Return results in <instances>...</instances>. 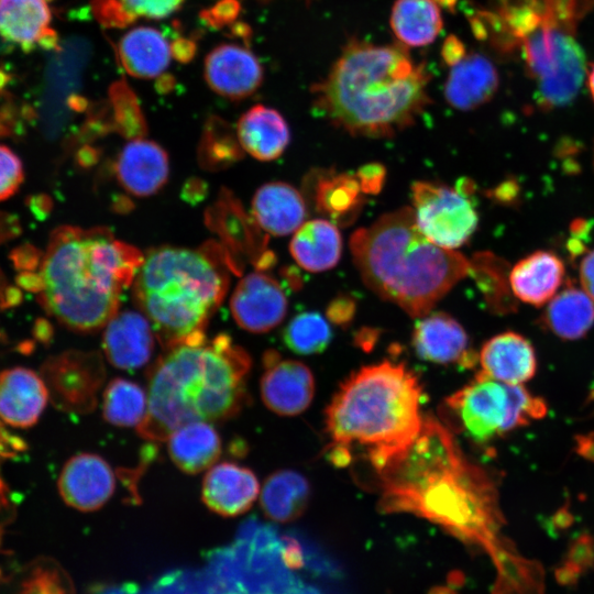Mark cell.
<instances>
[{
	"label": "cell",
	"mask_w": 594,
	"mask_h": 594,
	"mask_svg": "<svg viewBox=\"0 0 594 594\" xmlns=\"http://www.w3.org/2000/svg\"><path fill=\"white\" fill-rule=\"evenodd\" d=\"M542 320L559 338L580 339L594 326V301L583 289L569 284L548 302Z\"/></svg>",
	"instance_id": "obj_32"
},
{
	"label": "cell",
	"mask_w": 594,
	"mask_h": 594,
	"mask_svg": "<svg viewBox=\"0 0 594 594\" xmlns=\"http://www.w3.org/2000/svg\"><path fill=\"white\" fill-rule=\"evenodd\" d=\"M593 160H594V152H593Z\"/></svg>",
	"instance_id": "obj_48"
},
{
	"label": "cell",
	"mask_w": 594,
	"mask_h": 594,
	"mask_svg": "<svg viewBox=\"0 0 594 594\" xmlns=\"http://www.w3.org/2000/svg\"><path fill=\"white\" fill-rule=\"evenodd\" d=\"M391 26L400 44L417 47L433 42L442 29V19L435 0H396Z\"/></svg>",
	"instance_id": "obj_33"
},
{
	"label": "cell",
	"mask_w": 594,
	"mask_h": 594,
	"mask_svg": "<svg viewBox=\"0 0 594 594\" xmlns=\"http://www.w3.org/2000/svg\"><path fill=\"white\" fill-rule=\"evenodd\" d=\"M485 375L506 385H522L536 373L531 343L521 334L506 331L488 339L479 356Z\"/></svg>",
	"instance_id": "obj_22"
},
{
	"label": "cell",
	"mask_w": 594,
	"mask_h": 594,
	"mask_svg": "<svg viewBox=\"0 0 594 594\" xmlns=\"http://www.w3.org/2000/svg\"><path fill=\"white\" fill-rule=\"evenodd\" d=\"M166 440L172 461L187 474H197L211 468L222 451L219 433L207 421L186 424Z\"/></svg>",
	"instance_id": "obj_28"
},
{
	"label": "cell",
	"mask_w": 594,
	"mask_h": 594,
	"mask_svg": "<svg viewBox=\"0 0 594 594\" xmlns=\"http://www.w3.org/2000/svg\"><path fill=\"white\" fill-rule=\"evenodd\" d=\"M44 372L56 406L78 414L95 409L106 378L100 353L66 352L47 362Z\"/></svg>",
	"instance_id": "obj_10"
},
{
	"label": "cell",
	"mask_w": 594,
	"mask_h": 594,
	"mask_svg": "<svg viewBox=\"0 0 594 594\" xmlns=\"http://www.w3.org/2000/svg\"><path fill=\"white\" fill-rule=\"evenodd\" d=\"M331 339L329 322L317 311H305L295 316L283 331L285 345L300 355L323 352Z\"/></svg>",
	"instance_id": "obj_36"
},
{
	"label": "cell",
	"mask_w": 594,
	"mask_h": 594,
	"mask_svg": "<svg viewBox=\"0 0 594 594\" xmlns=\"http://www.w3.org/2000/svg\"><path fill=\"white\" fill-rule=\"evenodd\" d=\"M57 486L67 505L77 510L92 512L110 499L116 477L105 459L94 453H80L65 463Z\"/></svg>",
	"instance_id": "obj_14"
},
{
	"label": "cell",
	"mask_w": 594,
	"mask_h": 594,
	"mask_svg": "<svg viewBox=\"0 0 594 594\" xmlns=\"http://www.w3.org/2000/svg\"><path fill=\"white\" fill-rule=\"evenodd\" d=\"M375 480L383 513L414 514L463 541L499 547L503 516L493 476L432 416H424L414 441L377 470Z\"/></svg>",
	"instance_id": "obj_1"
},
{
	"label": "cell",
	"mask_w": 594,
	"mask_h": 594,
	"mask_svg": "<svg viewBox=\"0 0 594 594\" xmlns=\"http://www.w3.org/2000/svg\"><path fill=\"white\" fill-rule=\"evenodd\" d=\"M102 349L108 361L122 370H136L150 361L154 350V331L146 317L127 310L107 324Z\"/></svg>",
	"instance_id": "obj_21"
},
{
	"label": "cell",
	"mask_w": 594,
	"mask_h": 594,
	"mask_svg": "<svg viewBox=\"0 0 594 594\" xmlns=\"http://www.w3.org/2000/svg\"><path fill=\"white\" fill-rule=\"evenodd\" d=\"M119 184L131 195L147 197L167 183L169 162L166 151L156 142L134 139L128 142L116 162Z\"/></svg>",
	"instance_id": "obj_18"
},
{
	"label": "cell",
	"mask_w": 594,
	"mask_h": 594,
	"mask_svg": "<svg viewBox=\"0 0 594 594\" xmlns=\"http://www.w3.org/2000/svg\"><path fill=\"white\" fill-rule=\"evenodd\" d=\"M237 135L242 150L263 162L278 158L290 141L283 116L263 105H255L240 117Z\"/></svg>",
	"instance_id": "obj_26"
},
{
	"label": "cell",
	"mask_w": 594,
	"mask_h": 594,
	"mask_svg": "<svg viewBox=\"0 0 594 594\" xmlns=\"http://www.w3.org/2000/svg\"><path fill=\"white\" fill-rule=\"evenodd\" d=\"M311 495L307 479L293 470H278L263 483L260 503L270 519L288 522L307 508Z\"/></svg>",
	"instance_id": "obj_31"
},
{
	"label": "cell",
	"mask_w": 594,
	"mask_h": 594,
	"mask_svg": "<svg viewBox=\"0 0 594 594\" xmlns=\"http://www.w3.org/2000/svg\"><path fill=\"white\" fill-rule=\"evenodd\" d=\"M144 260L106 228L55 229L43 256L37 287L46 311L77 332H94L117 314L122 292Z\"/></svg>",
	"instance_id": "obj_5"
},
{
	"label": "cell",
	"mask_w": 594,
	"mask_h": 594,
	"mask_svg": "<svg viewBox=\"0 0 594 594\" xmlns=\"http://www.w3.org/2000/svg\"><path fill=\"white\" fill-rule=\"evenodd\" d=\"M590 0H516L501 9L507 36L521 51L535 101L542 110L570 105L587 73L576 26Z\"/></svg>",
	"instance_id": "obj_8"
},
{
	"label": "cell",
	"mask_w": 594,
	"mask_h": 594,
	"mask_svg": "<svg viewBox=\"0 0 594 594\" xmlns=\"http://www.w3.org/2000/svg\"><path fill=\"white\" fill-rule=\"evenodd\" d=\"M228 265L216 245L147 252L133 280V297L164 350L206 338L229 286Z\"/></svg>",
	"instance_id": "obj_7"
},
{
	"label": "cell",
	"mask_w": 594,
	"mask_h": 594,
	"mask_svg": "<svg viewBox=\"0 0 594 594\" xmlns=\"http://www.w3.org/2000/svg\"><path fill=\"white\" fill-rule=\"evenodd\" d=\"M50 392L34 371L16 366L0 372V419L16 428H29L44 411Z\"/></svg>",
	"instance_id": "obj_20"
},
{
	"label": "cell",
	"mask_w": 594,
	"mask_h": 594,
	"mask_svg": "<svg viewBox=\"0 0 594 594\" xmlns=\"http://www.w3.org/2000/svg\"><path fill=\"white\" fill-rule=\"evenodd\" d=\"M498 73L483 55H465L453 64L444 85V97L455 109L473 110L488 102L498 88Z\"/></svg>",
	"instance_id": "obj_24"
},
{
	"label": "cell",
	"mask_w": 594,
	"mask_h": 594,
	"mask_svg": "<svg viewBox=\"0 0 594 594\" xmlns=\"http://www.w3.org/2000/svg\"><path fill=\"white\" fill-rule=\"evenodd\" d=\"M0 488H2V484H1V482H0ZM0 495H1V493H0Z\"/></svg>",
	"instance_id": "obj_47"
},
{
	"label": "cell",
	"mask_w": 594,
	"mask_h": 594,
	"mask_svg": "<svg viewBox=\"0 0 594 594\" xmlns=\"http://www.w3.org/2000/svg\"><path fill=\"white\" fill-rule=\"evenodd\" d=\"M509 405L504 433L534 419L541 418L547 407L543 400L532 396L522 385H507Z\"/></svg>",
	"instance_id": "obj_37"
},
{
	"label": "cell",
	"mask_w": 594,
	"mask_h": 594,
	"mask_svg": "<svg viewBox=\"0 0 594 594\" xmlns=\"http://www.w3.org/2000/svg\"><path fill=\"white\" fill-rule=\"evenodd\" d=\"M249 353L224 333L165 350L147 371V411L136 427L145 440L164 441L194 421H221L249 403Z\"/></svg>",
	"instance_id": "obj_3"
},
{
	"label": "cell",
	"mask_w": 594,
	"mask_h": 594,
	"mask_svg": "<svg viewBox=\"0 0 594 594\" xmlns=\"http://www.w3.org/2000/svg\"><path fill=\"white\" fill-rule=\"evenodd\" d=\"M438 4L444 6L448 9H452L457 0H435Z\"/></svg>",
	"instance_id": "obj_45"
},
{
	"label": "cell",
	"mask_w": 594,
	"mask_h": 594,
	"mask_svg": "<svg viewBox=\"0 0 594 594\" xmlns=\"http://www.w3.org/2000/svg\"><path fill=\"white\" fill-rule=\"evenodd\" d=\"M230 309L239 327L252 333H264L284 320L287 298L273 276L253 272L235 286Z\"/></svg>",
	"instance_id": "obj_13"
},
{
	"label": "cell",
	"mask_w": 594,
	"mask_h": 594,
	"mask_svg": "<svg viewBox=\"0 0 594 594\" xmlns=\"http://www.w3.org/2000/svg\"><path fill=\"white\" fill-rule=\"evenodd\" d=\"M147 411V394L136 383L116 377L102 396L103 418L114 426H139Z\"/></svg>",
	"instance_id": "obj_35"
},
{
	"label": "cell",
	"mask_w": 594,
	"mask_h": 594,
	"mask_svg": "<svg viewBox=\"0 0 594 594\" xmlns=\"http://www.w3.org/2000/svg\"><path fill=\"white\" fill-rule=\"evenodd\" d=\"M429 80L404 46L354 40L312 87L314 108L352 135L391 138L428 106Z\"/></svg>",
	"instance_id": "obj_2"
},
{
	"label": "cell",
	"mask_w": 594,
	"mask_h": 594,
	"mask_svg": "<svg viewBox=\"0 0 594 594\" xmlns=\"http://www.w3.org/2000/svg\"><path fill=\"white\" fill-rule=\"evenodd\" d=\"M312 200L317 212L340 227L352 224L360 215L364 198L356 176L333 170L317 175Z\"/></svg>",
	"instance_id": "obj_29"
},
{
	"label": "cell",
	"mask_w": 594,
	"mask_h": 594,
	"mask_svg": "<svg viewBox=\"0 0 594 594\" xmlns=\"http://www.w3.org/2000/svg\"><path fill=\"white\" fill-rule=\"evenodd\" d=\"M48 0H0V38L24 53L57 47Z\"/></svg>",
	"instance_id": "obj_16"
},
{
	"label": "cell",
	"mask_w": 594,
	"mask_h": 594,
	"mask_svg": "<svg viewBox=\"0 0 594 594\" xmlns=\"http://www.w3.org/2000/svg\"><path fill=\"white\" fill-rule=\"evenodd\" d=\"M120 65L132 77L152 79L166 70L173 47L165 35L150 26L129 30L118 42Z\"/></svg>",
	"instance_id": "obj_27"
},
{
	"label": "cell",
	"mask_w": 594,
	"mask_h": 594,
	"mask_svg": "<svg viewBox=\"0 0 594 594\" xmlns=\"http://www.w3.org/2000/svg\"><path fill=\"white\" fill-rule=\"evenodd\" d=\"M4 286H3V283L0 278V304L3 301V300H9L8 297H4Z\"/></svg>",
	"instance_id": "obj_46"
},
{
	"label": "cell",
	"mask_w": 594,
	"mask_h": 594,
	"mask_svg": "<svg viewBox=\"0 0 594 594\" xmlns=\"http://www.w3.org/2000/svg\"><path fill=\"white\" fill-rule=\"evenodd\" d=\"M579 271L582 289L594 301V250L582 258Z\"/></svg>",
	"instance_id": "obj_42"
},
{
	"label": "cell",
	"mask_w": 594,
	"mask_h": 594,
	"mask_svg": "<svg viewBox=\"0 0 594 594\" xmlns=\"http://www.w3.org/2000/svg\"><path fill=\"white\" fill-rule=\"evenodd\" d=\"M258 494L260 483L254 472L233 462L212 465L201 486V498L206 506L226 517L249 510Z\"/></svg>",
	"instance_id": "obj_19"
},
{
	"label": "cell",
	"mask_w": 594,
	"mask_h": 594,
	"mask_svg": "<svg viewBox=\"0 0 594 594\" xmlns=\"http://www.w3.org/2000/svg\"><path fill=\"white\" fill-rule=\"evenodd\" d=\"M415 221L433 244L454 250L468 242L479 216L469 195L446 185L416 182L411 186Z\"/></svg>",
	"instance_id": "obj_9"
},
{
	"label": "cell",
	"mask_w": 594,
	"mask_h": 594,
	"mask_svg": "<svg viewBox=\"0 0 594 594\" xmlns=\"http://www.w3.org/2000/svg\"><path fill=\"white\" fill-rule=\"evenodd\" d=\"M263 366L261 397L271 411L296 416L308 408L315 395V378L306 364L268 350L263 355Z\"/></svg>",
	"instance_id": "obj_12"
},
{
	"label": "cell",
	"mask_w": 594,
	"mask_h": 594,
	"mask_svg": "<svg viewBox=\"0 0 594 594\" xmlns=\"http://www.w3.org/2000/svg\"><path fill=\"white\" fill-rule=\"evenodd\" d=\"M442 56L452 66L465 56L463 44L455 36L448 37L442 48Z\"/></svg>",
	"instance_id": "obj_43"
},
{
	"label": "cell",
	"mask_w": 594,
	"mask_h": 594,
	"mask_svg": "<svg viewBox=\"0 0 594 594\" xmlns=\"http://www.w3.org/2000/svg\"><path fill=\"white\" fill-rule=\"evenodd\" d=\"M422 387L404 363L383 361L352 373L324 411L327 457L348 466L356 453L374 472L403 452L419 433Z\"/></svg>",
	"instance_id": "obj_4"
},
{
	"label": "cell",
	"mask_w": 594,
	"mask_h": 594,
	"mask_svg": "<svg viewBox=\"0 0 594 594\" xmlns=\"http://www.w3.org/2000/svg\"><path fill=\"white\" fill-rule=\"evenodd\" d=\"M184 2L185 0H91V10L101 25L118 29L140 19L166 18Z\"/></svg>",
	"instance_id": "obj_34"
},
{
	"label": "cell",
	"mask_w": 594,
	"mask_h": 594,
	"mask_svg": "<svg viewBox=\"0 0 594 594\" xmlns=\"http://www.w3.org/2000/svg\"><path fill=\"white\" fill-rule=\"evenodd\" d=\"M20 157L7 145L0 144V201L13 196L23 183Z\"/></svg>",
	"instance_id": "obj_38"
},
{
	"label": "cell",
	"mask_w": 594,
	"mask_h": 594,
	"mask_svg": "<svg viewBox=\"0 0 594 594\" xmlns=\"http://www.w3.org/2000/svg\"><path fill=\"white\" fill-rule=\"evenodd\" d=\"M355 310V301L348 296L340 295L328 305L327 317L331 322L343 327L351 322Z\"/></svg>",
	"instance_id": "obj_41"
},
{
	"label": "cell",
	"mask_w": 594,
	"mask_h": 594,
	"mask_svg": "<svg viewBox=\"0 0 594 594\" xmlns=\"http://www.w3.org/2000/svg\"><path fill=\"white\" fill-rule=\"evenodd\" d=\"M23 594H68L56 570L38 569L24 584Z\"/></svg>",
	"instance_id": "obj_39"
},
{
	"label": "cell",
	"mask_w": 594,
	"mask_h": 594,
	"mask_svg": "<svg viewBox=\"0 0 594 594\" xmlns=\"http://www.w3.org/2000/svg\"><path fill=\"white\" fill-rule=\"evenodd\" d=\"M361 190L366 195L380 194L386 178V168L380 163H369L356 173Z\"/></svg>",
	"instance_id": "obj_40"
},
{
	"label": "cell",
	"mask_w": 594,
	"mask_h": 594,
	"mask_svg": "<svg viewBox=\"0 0 594 594\" xmlns=\"http://www.w3.org/2000/svg\"><path fill=\"white\" fill-rule=\"evenodd\" d=\"M252 216L261 229L283 237L296 232L307 218L301 194L284 182L261 186L252 199Z\"/></svg>",
	"instance_id": "obj_23"
},
{
	"label": "cell",
	"mask_w": 594,
	"mask_h": 594,
	"mask_svg": "<svg viewBox=\"0 0 594 594\" xmlns=\"http://www.w3.org/2000/svg\"><path fill=\"white\" fill-rule=\"evenodd\" d=\"M565 270L551 251L539 250L519 260L509 272L514 296L536 307L548 304L560 288Z\"/></svg>",
	"instance_id": "obj_25"
},
{
	"label": "cell",
	"mask_w": 594,
	"mask_h": 594,
	"mask_svg": "<svg viewBox=\"0 0 594 594\" xmlns=\"http://www.w3.org/2000/svg\"><path fill=\"white\" fill-rule=\"evenodd\" d=\"M289 251L296 263L311 273L337 265L342 252L338 226L324 219L305 222L294 234Z\"/></svg>",
	"instance_id": "obj_30"
},
{
	"label": "cell",
	"mask_w": 594,
	"mask_h": 594,
	"mask_svg": "<svg viewBox=\"0 0 594 594\" xmlns=\"http://www.w3.org/2000/svg\"><path fill=\"white\" fill-rule=\"evenodd\" d=\"M587 86H588L591 97L594 101V64L591 66L587 73Z\"/></svg>",
	"instance_id": "obj_44"
},
{
	"label": "cell",
	"mask_w": 594,
	"mask_h": 594,
	"mask_svg": "<svg viewBox=\"0 0 594 594\" xmlns=\"http://www.w3.org/2000/svg\"><path fill=\"white\" fill-rule=\"evenodd\" d=\"M205 79L219 96L241 100L252 95L262 84L263 68L257 57L246 47L223 43L205 59Z\"/></svg>",
	"instance_id": "obj_15"
},
{
	"label": "cell",
	"mask_w": 594,
	"mask_h": 594,
	"mask_svg": "<svg viewBox=\"0 0 594 594\" xmlns=\"http://www.w3.org/2000/svg\"><path fill=\"white\" fill-rule=\"evenodd\" d=\"M411 341L417 355L425 361L463 366H473L476 362L465 330L444 312H433L419 319Z\"/></svg>",
	"instance_id": "obj_17"
},
{
	"label": "cell",
	"mask_w": 594,
	"mask_h": 594,
	"mask_svg": "<svg viewBox=\"0 0 594 594\" xmlns=\"http://www.w3.org/2000/svg\"><path fill=\"white\" fill-rule=\"evenodd\" d=\"M508 405L507 385L483 372L446 399V406L459 418L463 430L477 442L504 433Z\"/></svg>",
	"instance_id": "obj_11"
},
{
	"label": "cell",
	"mask_w": 594,
	"mask_h": 594,
	"mask_svg": "<svg viewBox=\"0 0 594 594\" xmlns=\"http://www.w3.org/2000/svg\"><path fill=\"white\" fill-rule=\"evenodd\" d=\"M350 250L365 285L411 317L426 316L472 271L464 255L430 242L408 207L356 230Z\"/></svg>",
	"instance_id": "obj_6"
}]
</instances>
